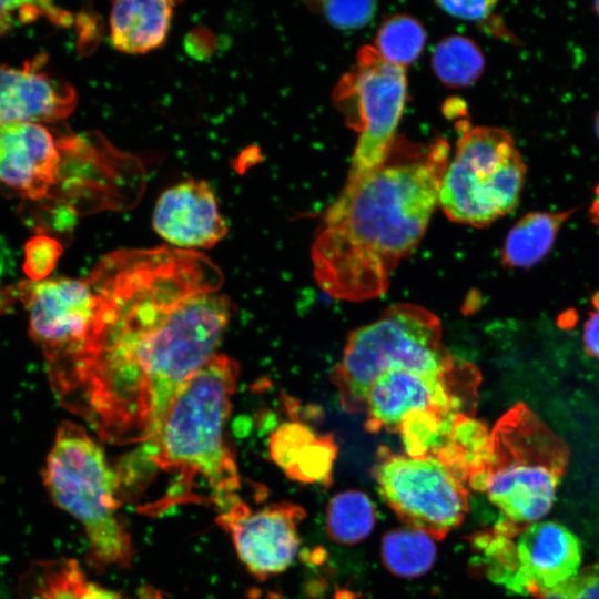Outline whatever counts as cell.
Segmentation results:
<instances>
[{
	"mask_svg": "<svg viewBox=\"0 0 599 599\" xmlns=\"http://www.w3.org/2000/svg\"><path fill=\"white\" fill-rule=\"evenodd\" d=\"M88 277L93 317L52 387L102 441L144 444L216 354L234 311L223 273L203 253L161 245L112 251Z\"/></svg>",
	"mask_w": 599,
	"mask_h": 599,
	"instance_id": "1",
	"label": "cell"
},
{
	"mask_svg": "<svg viewBox=\"0 0 599 599\" xmlns=\"http://www.w3.org/2000/svg\"><path fill=\"white\" fill-rule=\"evenodd\" d=\"M449 144L396 136L373 171L347 180L312 246L314 275L328 295L362 302L384 294L422 241L438 205Z\"/></svg>",
	"mask_w": 599,
	"mask_h": 599,
	"instance_id": "2",
	"label": "cell"
},
{
	"mask_svg": "<svg viewBox=\"0 0 599 599\" xmlns=\"http://www.w3.org/2000/svg\"><path fill=\"white\" fill-rule=\"evenodd\" d=\"M238 373L233 358L215 354L179 390L158 432L143 446L146 461L173 473L175 480L141 512L158 516L179 505L202 504L195 491L197 479L209 487L219 511L238 496L235 453L225 438Z\"/></svg>",
	"mask_w": 599,
	"mask_h": 599,
	"instance_id": "3",
	"label": "cell"
},
{
	"mask_svg": "<svg viewBox=\"0 0 599 599\" xmlns=\"http://www.w3.org/2000/svg\"><path fill=\"white\" fill-rule=\"evenodd\" d=\"M42 480L52 501L82 526L91 567L101 571L131 565L134 547L120 512V477L83 427L59 424Z\"/></svg>",
	"mask_w": 599,
	"mask_h": 599,
	"instance_id": "4",
	"label": "cell"
},
{
	"mask_svg": "<svg viewBox=\"0 0 599 599\" xmlns=\"http://www.w3.org/2000/svg\"><path fill=\"white\" fill-rule=\"evenodd\" d=\"M490 436L489 463L476 490L485 491L509 524L539 521L567 470L568 446L524 403L509 408Z\"/></svg>",
	"mask_w": 599,
	"mask_h": 599,
	"instance_id": "5",
	"label": "cell"
},
{
	"mask_svg": "<svg viewBox=\"0 0 599 599\" xmlns=\"http://www.w3.org/2000/svg\"><path fill=\"white\" fill-rule=\"evenodd\" d=\"M459 364L443 343L439 318L423 306L398 303L351 333L332 382L343 408L356 413L364 410L372 383L388 369L447 374Z\"/></svg>",
	"mask_w": 599,
	"mask_h": 599,
	"instance_id": "6",
	"label": "cell"
},
{
	"mask_svg": "<svg viewBox=\"0 0 599 599\" xmlns=\"http://www.w3.org/2000/svg\"><path fill=\"white\" fill-rule=\"evenodd\" d=\"M458 130L438 204L450 221L485 227L517 207L527 167L508 131L467 121Z\"/></svg>",
	"mask_w": 599,
	"mask_h": 599,
	"instance_id": "7",
	"label": "cell"
},
{
	"mask_svg": "<svg viewBox=\"0 0 599 599\" xmlns=\"http://www.w3.org/2000/svg\"><path fill=\"white\" fill-rule=\"evenodd\" d=\"M473 546L490 580L539 599L573 577L581 564L579 539L555 521L516 526L501 520L474 536Z\"/></svg>",
	"mask_w": 599,
	"mask_h": 599,
	"instance_id": "8",
	"label": "cell"
},
{
	"mask_svg": "<svg viewBox=\"0 0 599 599\" xmlns=\"http://www.w3.org/2000/svg\"><path fill=\"white\" fill-rule=\"evenodd\" d=\"M407 92L405 68L384 59L374 45L359 49L354 65L333 91V102L358 133L347 180L382 164L396 139Z\"/></svg>",
	"mask_w": 599,
	"mask_h": 599,
	"instance_id": "9",
	"label": "cell"
},
{
	"mask_svg": "<svg viewBox=\"0 0 599 599\" xmlns=\"http://www.w3.org/2000/svg\"><path fill=\"white\" fill-rule=\"evenodd\" d=\"M373 474L397 517L436 540L457 528L468 511L466 484L434 456L416 458L380 447Z\"/></svg>",
	"mask_w": 599,
	"mask_h": 599,
	"instance_id": "10",
	"label": "cell"
},
{
	"mask_svg": "<svg viewBox=\"0 0 599 599\" xmlns=\"http://www.w3.org/2000/svg\"><path fill=\"white\" fill-rule=\"evenodd\" d=\"M480 380L476 366L464 362L447 374L388 369L375 378L366 393L365 426L373 433H398L408 414L427 409L475 416Z\"/></svg>",
	"mask_w": 599,
	"mask_h": 599,
	"instance_id": "11",
	"label": "cell"
},
{
	"mask_svg": "<svg viewBox=\"0 0 599 599\" xmlns=\"http://www.w3.org/2000/svg\"><path fill=\"white\" fill-rule=\"evenodd\" d=\"M29 332L41 346L49 375L62 368L88 334L95 307L89 277L30 281L23 286Z\"/></svg>",
	"mask_w": 599,
	"mask_h": 599,
	"instance_id": "12",
	"label": "cell"
},
{
	"mask_svg": "<svg viewBox=\"0 0 599 599\" xmlns=\"http://www.w3.org/2000/svg\"><path fill=\"white\" fill-rule=\"evenodd\" d=\"M305 510L292 502H276L257 510L238 496L216 517L231 537L238 559L257 579L265 580L287 569L301 544L298 526Z\"/></svg>",
	"mask_w": 599,
	"mask_h": 599,
	"instance_id": "13",
	"label": "cell"
},
{
	"mask_svg": "<svg viewBox=\"0 0 599 599\" xmlns=\"http://www.w3.org/2000/svg\"><path fill=\"white\" fill-rule=\"evenodd\" d=\"M64 141L42 123L0 129V183L22 197H47L59 181Z\"/></svg>",
	"mask_w": 599,
	"mask_h": 599,
	"instance_id": "14",
	"label": "cell"
},
{
	"mask_svg": "<svg viewBox=\"0 0 599 599\" xmlns=\"http://www.w3.org/2000/svg\"><path fill=\"white\" fill-rule=\"evenodd\" d=\"M152 225L172 246L189 251L211 248L227 233L210 184L196 179L170 186L159 196Z\"/></svg>",
	"mask_w": 599,
	"mask_h": 599,
	"instance_id": "15",
	"label": "cell"
},
{
	"mask_svg": "<svg viewBox=\"0 0 599 599\" xmlns=\"http://www.w3.org/2000/svg\"><path fill=\"white\" fill-rule=\"evenodd\" d=\"M42 57L21 67L0 63V129L17 123H54L77 105L75 90L43 68Z\"/></svg>",
	"mask_w": 599,
	"mask_h": 599,
	"instance_id": "16",
	"label": "cell"
},
{
	"mask_svg": "<svg viewBox=\"0 0 599 599\" xmlns=\"http://www.w3.org/2000/svg\"><path fill=\"white\" fill-rule=\"evenodd\" d=\"M20 599H166L152 586H142L133 595L108 589L89 579L73 558L33 560L18 582Z\"/></svg>",
	"mask_w": 599,
	"mask_h": 599,
	"instance_id": "17",
	"label": "cell"
},
{
	"mask_svg": "<svg viewBox=\"0 0 599 599\" xmlns=\"http://www.w3.org/2000/svg\"><path fill=\"white\" fill-rule=\"evenodd\" d=\"M270 454L291 479L328 485L337 447L329 435L318 436L300 423H286L271 435Z\"/></svg>",
	"mask_w": 599,
	"mask_h": 599,
	"instance_id": "18",
	"label": "cell"
},
{
	"mask_svg": "<svg viewBox=\"0 0 599 599\" xmlns=\"http://www.w3.org/2000/svg\"><path fill=\"white\" fill-rule=\"evenodd\" d=\"M173 1L124 0L112 3L110 39L118 51L142 54L166 40L174 10Z\"/></svg>",
	"mask_w": 599,
	"mask_h": 599,
	"instance_id": "19",
	"label": "cell"
},
{
	"mask_svg": "<svg viewBox=\"0 0 599 599\" xmlns=\"http://www.w3.org/2000/svg\"><path fill=\"white\" fill-rule=\"evenodd\" d=\"M578 207L558 212H529L509 230L501 250L505 266L528 268L551 250L556 237Z\"/></svg>",
	"mask_w": 599,
	"mask_h": 599,
	"instance_id": "20",
	"label": "cell"
},
{
	"mask_svg": "<svg viewBox=\"0 0 599 599\" xmlns=\"http://www.w3.org/2000/svg\"><path fill=\"white\" fill-rule=\"evenodd\" d=\"M434 538L408 527L386 534L382 541V558L386 568L403 578L425 575L436 559Z\"/></svg>",
	"mask_w": 599,
	"mask_h": 599,
	"instance_id": "21",
	"label": "cell"
},
{
	"mask_svg": "<svg viewBox=\"0 0 599 599\" xmlns=\"http://www.w3.org/2000/svg\"><path fill=\"white\" fill-rule=\"evenodd\" d=\"M375 524L376 509L363 491H341L327 505L326 531L338 544L353 545L364 540Z\"/></svg>",
	"mask_w": 599,
	"mask_h": 599,
	"instance_id": "22",
	"label": "cell"
},
{
	"mask_svg": "<svg viewBox=\"0 0 599 599\" xmlns=\"http://www.w3.org/2000/svg\"><path fill=\"white\" fill-rule=\"evenodd\" d=\"M432 67L444 84L451 88H465L475 83L484 72L485 58L471 39L450 35L436 44Z\"/></svg>",
	"mask_w": 599,
	"mask_h": 599,
	"instance_id": "23",
	"label": "cell"
},
{
	"mask_svg": "<svg viewBox=\"0 0 599 599\" xmlns=\"http://www.w3.org/2000/svg\"><path fill=\"white\" fill-rule=\"evenodd\" d=\"M457 415L444 409L408 414L398 430L406 455L416 458L435 456L447 444Z\"/></svg>",
	"mask_w": 599,
	"mask_h": 599,
	"instance_id": "24",
	"label": "cell"
},
{
	"mask_svg": "<svg viewBox=\"0 0 599 599\" xmlns=\"http://www.w3.org/2000/svg\"><path fill=\"white\" fill-rule=\"evenodd\" d=\"M425 42L426 32L418 20L396 14L380 24L374 48L387 61L405 67L417 60Z\"/></svg>",
	"mask_w": 599,
	"mask_h": 599,
	"instance_id": "25",
	"label": "cell"
},
{
	"mask_svg": "<svg viewBox=\"0 0 599 599\" xmlns=\"http://www.w3.org/2000/svg\"><path fill=\"white\" fill-rule=\"evenodd\" d=\"M436 4L451 17L476 23L486 33L508 42H519L502 18L495 13L496 1H437Z\"/></svg>",
	"mask_w": 599,
	"mask_h": 599,
	"instance_id": "26",
	"label": "cell"
},
{
	"mask_svg": "<svg viewBox=\"0 0 599 599\" xmlns=\"http://www.w3.org/2000/svg\"><path fill=\"white\" fill-rule=\"evenodd\" d=\"M316 11L335 28L353 30L365 27L377 12V2L372 0H327L311 3Z\"/></svg>",
	"mask_w": 599,
	"mask_h": 599,
	"instance_id": "27",
	"label": "cell"
},
{
	"mask_svg": "<svg viewBox=\"0 0 599 599\" xmlns=\"http://www.w3.org/2000/svg\"><path fill=\"white\" fill-rule=\"evenodd\" d=\"M23 272L33 282L47 280L62 253L60 242L48 235H37L26 244Z\"/></svg>",
	"mask_w": 599,
	"mask_h": 599,
	"instance_id": "28",
	"label": "cell"
},
{
	"mask_svg": "<svg viewBox=\"0 0 599 599\" xmlns=\"http://www.w3.org/2000/svg\"><path fill=\"white\" fill-rule=\"evenodd\" d=\"M542 599H599V558L547 592Z\"/></svg>",
	"mask_w": 599,
	"mask_h": 599,
	"instance_id": "29",
	"label": "cell"
},
{
	"mask_svg": "<svg viewBox=\"0 0 599 599\" xmlns=\"http://www.w3.org/2000/svg\"><path fill=\"white\" fill-rule=\"evenodd\" d=\"M42 3L22 1H0V38L6 35L19 21L32 20L45 11Z\"/></svg>",
	"mask_w": 599,
	"mask_h": 599,
	"instance_id": "30",
	"label": "cell"
},
{
	"mask_svg": "<svg viewBox=\"0 0 599 599\" xmlns=\"http://www.w3.org/2000/svg\"><path fill=\"white\" fill-rule=\"evenodd\" d=\"M592 304L595 311L585 323L582 342L587 354L599 358V292L592 296Z\"/></svg>",
	"mask_w": 599,
	"mask_h": 599,
	"instance_id": "31",
	"label": "cell"
},
{
	"mask_svg": "<svg viewBox=\"0 0 599 599\" xmlns=\"http://www.w3.org/2000/svg\"><path fill=\"white\" fill-rule=\"evenodd\" d=\"M590 219L593 223H599V184L595 187V197L592 200L590 210Z\"/></svg>",
	"mask_w": 599,
	"mask_h": 599,
	"instance_id": "32",
	"label": "cell"
},
{
	"mask_svg": "<svg viewBox=\"0 0 599 599\" xmlns=\"http://www.w3.org/2000/svg\"><path fill=\"white\" fill-rule=\"evenodd\" d=\"M595 131H596V134L599 139V109L596 113V118H595Z\"/></svg>",
	"mask_w": 599,
	"mask_h": 599,
	"instance_id": "33",
	"label": "cell"
},
{
	"mask_svg": "<svg viewBox=\"0 0 599 599\" xmlns=\"http://www.w3.org/2000/svg\"><path fill=\"white\" fill-rule=\"evenodd\" d=\"M591 9L599 17V1L595 2Z\"/></svg>",
	"mask_w": 599,
	"mask_h": 599,
	"instance_id": "34",
	"label": "cell"
}]
</instances>
